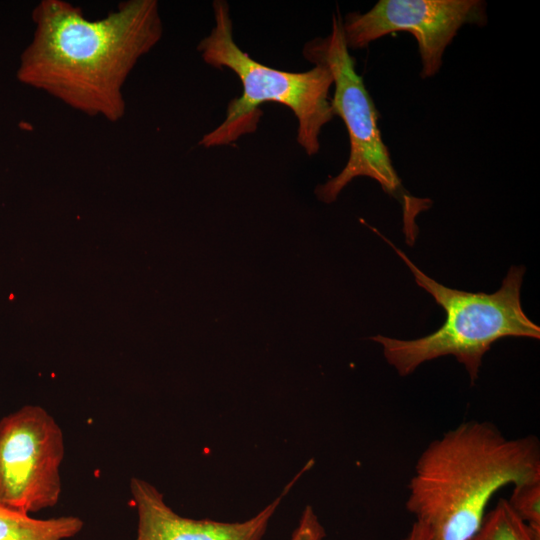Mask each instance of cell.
<instances>
[{
  "label": "cell",
  "mask_w": 540,
  "mask_h": 540,
  "mask_svg": "<svg viewBox=\"0 0 540 540\" xmlns=\"http://www.w3.org/2000/svg\"><path fill=\"white\" fill-rule=\"evenodd\" d=\"M302 53L312 64H322L330 71L334 86L331 106L334 116L344 122L350 142L345 167L316 187L317 198L330 204L354 178L374 179L401 204L406 242L412 246L418 234L415 219L431 201L411 196L402 185L381 137L377 109L346 45L339 11L333 13L331 32L307 42Z\"/></svg>",
  "instance_id": "5b68a950"
},
{
  "label": "cell",
  "mask_w": 540,
  "mask_h": 540,
  "mask_svg": "<svg viewBox=\"0 0 540 540\" xmlns=\"http://www.w3.org/2000/svg\"><path fill=\"white\" fill-rule=\"evenodd\" d=\"M507 501L514 513L540 538V479L514 485Z\"/></svg>",
  "instance_id": "8fae6325"
},
{
  "label": "cell",
  "mask_w": 540,
  "mask_h": 540,
  "mask_svg": "<svg viewBox=\"0 0 540 540\" xmlns=\"http://www.w3.org/2000/svg\"><path fill=\"white\" fill-rule=\"evenodd\" d=\"M65 446L61 427L44 408L26 405L0 420V506L34 513L62 493Z\"/></svg>",
  "instance_id": "8992f818"
},
{
  "label": "cell",
  "mask_w": 540,
  "mask_h": 540,
  "mask_svg": "<svg viewBox=\"0 0 540 540\" xmlns=\"http://www.w3.org/2000/svg\"><path fill=\"white\" fill-rule=\"evenodd\" d=\"M212 6L214 26L197 50L207 64L233 71L241 81L242 93L228 103L225 119L205 134L199 145H229L255 132L262 115L260 106L275 102L289 108L297 118V142L306 154H317L322 128L334 117L329 97L333 86L330 71L322 64H314L305 72H288L259 63L234 41L229 4L216 0Z\"/></svg>",
  "instance_id": "3957f363"
},
{
  "label": "cell",
  "mask_w": 540,
  "mask_h": 540,
  "mask_svg": "<svg viewBox=\"0 0 540 540\" xmlns=\"http://www.w3.org/2000/svg\"><path fill=\"white\" fill-rule=\"evenodd\" d=\"M34 33L20 57L18 79L91 117H124V86L160 41L156 0H129L91 20L63 0H42L32 12Z\"/></svg>",
  "instance_id": "6da1fadb"
},
{
  "label": "cell",
  "mask_w": 540,
  "mask_h": 540,
  "mask_svg": "<svg viewBox=\"0 0 540 540\" xmlns=\"http://www.w3.org/2000/svg\"><path fill=\"white\" fill-rule=\"evenodd\" d=\"M83 526L77 516L38 519L0 506V540H65L80 533Z\"/></svg>",
  "instance_id": "9c48e42d"
},
{
  "label": "cell",
  "mask_w": 540,
  "mask_h": 540,
  "mask_svg": "<svg viewBox=\"0 0 540 540\" xmlns=\"http://www.w3.org/2000/svg\"><path fill=\"white\" fill-rule=\"evenodd\" d=\"M540 479L536 436L510 438L488 421L462 422L418 457L405 502L432 540H468L503 487Z\"/></svg>",
  "instance_id": "7a4b0ae2"
},
{
  "label": "cell",
  "mask_w": 540,
  "mask_h": 540,
  "mask_svg": "<svg viewBox=\"0 0 540 540\" xmlns=\"http://www.w3.org/2000/svg\"><path fill=\"white\" fill-rule=\"evenodd\" d=\"M468 540H540L514 513L507 499H499Z\"/></svg>",
  "instance_id": "30bf717a"
},
{
  "label": "cell",
  "mask_w": 540,
  "mask_h": 540,
  "mask_svg": "<svg viewBox=\"0 0 540 540\" xmlns=\"http://www.w3.org/2000/svg\"><path fill=\"white\" fill-rule=\"evenodd\" d=\"M312 465V461L308 462L283 491L256 515L239 522L181 516L166 503L164 495L154 485L133 477L130 492L137 511L135 540H262L282 499Z\"/></svg>",
  "instance_id": "ba28073f"
},
{
  "label": "cell",
  "mask_w": 540,
  "mask_h": 540,
  "mask_svg": "<svg viewBox=\"0 0 540 540\" xmlns=\"http://www.w3.org/2000/svg\"><path fill=\"white\" fill-rule=\"evenodd\" d=\"M377 233L408 266L418 286L446 312L445 322L438 330L418 339L370 337L382 345L387 362L400 376L413 373L427 361L452 355L465 367L474 384L482 358L493 343L504 337L540 338V327L527 317L521 306L523 266H512L500 289L492 294L452 289L428 277L402 250Z\"/></svg>",
  "instance_id": "277c9868"
},
{
  "label": "cell",
  "mask_w": 540,
  "mask_h": 540,
  "mask_svg": "<svg viewBox=\"0 0 540 540\" xmlns=\"http://www.w3.org/2000/svg\"><path fill=\"white\" fill-rule=\"evenodd\" d=\"M402 540H432L429 530L419 522L414 521L410 530Z\"/></svg>",
  "instance_id": "4fadbf2b"
},
{
  "label": "cell",
  "mask_w": 540,
  "mask_h": 540,
  "mask_svg": "<svg viewBox=\"0 0 540 540\" xmlns=\"http://www.w3.org/2000/svg\"><path fill=\"white\" fill-rule=\"evenodd\" d=\"M326 531L311 505L303 509L290 540H324Z\"/></svg>",
  "instance_id": "7c38bea8"
},
{
  "label": "cell",
  "mask_w": 540,
  "mask_h": 540,
  "mask_svg": "<svg viewBox=\"0 0 540 540\" xmlns=\"http://www.w3.org/2000/svg\"><path fill=\"white\" fill-rule=\"evenodd\" d=\"M486 3L480 0H380L365 13L342 19L347 47L360 49L390 33H411L418 44L421 77L435 76L446 47L466 24L486 25Z\"/></svg>",
  "instance_id": "52a82bcc"
}]
</instances>
